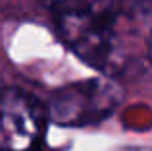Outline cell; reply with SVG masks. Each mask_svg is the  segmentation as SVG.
I'll return each mask as SVG.
<instances>
[{"instance_id":"6da1fadb","label":"cell","mask_w":152,"mask_h":151,"mask_svg":"<svg viewBox=\"0 0 152 151\" xmlns=\"http://www.w3.org/2000/svg\"><path fill=\"white\" fill-rule=\"evenodd\" d=\"M60 39L85 64L118 78L148 60L146 0H42Z\"/></svg>"},{"instance_id":"277c9868","label":"cell","mask_w":152,"mask_h":151,"mask_svg":"<svg viewBox=\"0 0 152 151\" xmlns=\"http://www.w3.org/2000/svg\"><path fill=\"white\" fill-rule=\"evenodd\" d=\"M123 151H148V149H123Z\"/></svg>"},{"instance_id":"7a4b0ae2","label":"cell","mask_w":152,"mask_h":151,"mask_svg":"<svg viewBox=\"0 0 152 151\" xmlns=\"http://www.w3.org/2000/svg\"><path fill=\"white\" fill-rule=\"evenodd\" d=\"M121 87L114 78L83 79L64 85L52 93L46 110L50 122L69 128L100 124L115 113L123 99Z\"/></svg>"},{"instance_id":"3957f363","label":"cell","mask_w":152,"mask_h":151,"mask_svg":"<svg viewBox=\"0 0 152 151\" xmlns=\"http://www.w3.org/2000/svg\"><path fill=\"white\" fill-rule=\"evenodd\" d=\"M48 110L19 87L0 89V151H45Z\"/></svg>"}]
</instances>
